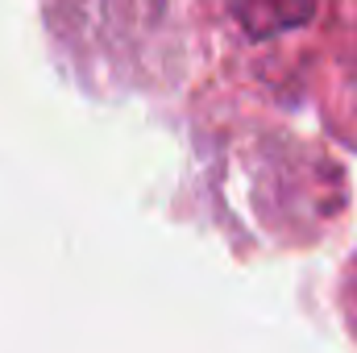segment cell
Here are the masks:
<instances>
[{"label": "cell", "mask_w": 357, "mask_h": 353, "mask_svg": "<svg viewBox=\"0 0 357 353\" xmlns=\"http://www.w3.org/2000/svg\"><path fill=\"white\" fill-rule=\"evenodd\" d=\"M233 21L250 38H278L299 25H307L320 8V0H225Z\"/></svg>", "instance_id": "6da1fadb"}]
</instances>
